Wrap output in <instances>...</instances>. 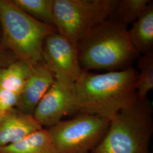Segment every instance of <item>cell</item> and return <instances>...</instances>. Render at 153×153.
Listing matches in <instances>:
<instances>
[{
	"label": "cell",
	"mask_w": 153,
	"mask_h": 153,
	"mask_svg": "<svg viewBox=\"0 0 153 153\" xmlns=\"http://www.w3.org/2000/svg\"><path fill=\"white\" fill-rule=\"evenodd\" d=\"M138 74L132 66L103 74L84 71L74 86V114L111 120L137 99Z\"/></svg>",
	"instance_id": "cell-1"
},
{
	"label": "cell",
	"mask_w": 153,
	"mask_h": 153,
	"mask_svg": "<svg viewBox=\"0 0 153 153\" xmlns=\"http://www.w3.org/2000/svg\"><path fill=\"white\" fill-rule=\"evenodd\" d=\"M76 47L79 65L85 71L125 70L140 56L131 44L127 26L111 16L91 30Z\"/></svg>",
	"instance_id": "cell-2"
},
{
	"label": "cell",
	"mask_w": 153,
	"mask_h": 153,
	"mask_svg": "<svg viewBox=\"0 0 153 153\" xmlns=\"http://www.w3.org/2000/svg\"><path fill=\"white\" fill-rule=\"evenodd\" d=\"M153 133V108L148 98L121 109L109 121L103 138L91 153H148Z\"/></svg>",
	"instance_id": "cell-3"
},
{
	"label": "cell",
	"mask_w": 153,
	"mask_h": 153,
	"mask_svg": "<svg viewBox=\"0 0 153 153\" xmlns=\"http://www.w3.org/2000/svg\"><path fill=\"white\" fill-rule=\"evenodd\" d=\"M0 26L2 42L19 60L33 65L43 60L44 40L57 32L54 26L29 16L13 0H0Z\"/></svg>",
	"instance_id": "cell-4"
},
{
	"label": "cell",
	"mask_w": 153,
	"mask_h": 153,
	"mask_svg": "<svg viewBox=\"0 0 153 153\" xmlns=\"http://www.w3.org/2000/svg\"><path fill=\"white\" fill-rule=\"evenodd\" d=\"M115 0H55L54 26L77 45L93 28L111 16Z\"/></svg>",
	"instance_id": "cell-5"
},
{
	"label": "cell",
	"mask_w": 153,
	"mask_h": 153,
	"mask_svg": "<svg viewBox=\"0 0 153 153\" xmlns=\"http://www.w3.org/2000/svg\"><path fill=\"white\" fill-rule=\"evenodd\" d=\"M109 121L94 115L78 114L47 129L57 153H90L103 138Z\"/></svg>",
	"instance_id": "cell-6"
},
{
	"label": "cell",
	"mask_w": 153,
	"mask_h": 153,
	"mask_svg": "<svg viewBox=\"0 0 153 153\" xmlns=\"http://www.w3.org/2000/svg\"><path fill=\"white\" fill-rule=\"evenodd\" d=\"M42 57L55 80L67 88H74L85 71L79 63L76 45L57 32L45 39Z\"/></svg>",
	"instance_id": "cell-7"
},
{
	"label": "cell",
	"mask_w": 153,
	"mask_h": 153,
	"mask_svg": "<svg viewBox=\"0 0 153 153\" xmlns=\"http://www.w3.org/2000/svg\"><path fill=\"white\" fill-rule=\"evenodd\" d=\"M74 114V88L65 87L55 80L33 112V116L48 128L59 123L66 115Z\"/></svg>",
	"instance_id": "cell-8"
},
{
	"label": "cell",
	"mask_w": 153,
	"mask_h": 153,
	"mask_svg": "<svg viewBox=\"0 0 153 153\" xmlns=\"http://www.w3.org/2000/svg\"><path fill=\"white\" fill-rule=\"evenodd\" d=\"M52 73L44 61H40L32 66V72L21 94L16 108L22 112L33 115L41 99L55 81Z\"/></svg>",
	"instance_id": "cell-9"
},
{
	"label": "cell",
	"mask_w": 153,
	"mask_h": 153,
	"mask_svg": "<svg viewBox=\"0 0 153 153\" xmlns=\"http://www.w3.org/2000/svg\"><path fill=\"white\" fill-rule=\"evenodd\" d=\"M43 129L33 115L13 108L0 112V147L18 142L35 131Z\"/></svg>",
	"instance_id": "cell-10"
},
{
	"label": "cell",
	"mask_w": 153,
	"mask_h": 153,
	"mask_svg": "<svg viewBox=\"0 0 153 153\" xmlns=\"http://www.w3.org/2000/svg\"><path fill=\"white\" fill-rule=\"evenodd\" d=\"M128 35L140 55L153 52V2L151 1L142 14L133 22Z\"/></svg>",
	"instance_id": "cell-11"
},
{
	"label": "cell",
	"mask_w": 153,
	"mask_h": 153,
	"mask_svg": "<svg viewBox=\"0 0 153 153\" xmlns=\"http://www.w3.org/2000/svg\"><path fill=\"white\" fill-rule=\"evenodd\" d=\"M0 153H57L47 129H42L11 145L0 147Z\"/></svg>",
	"instance_id": "cell-12"
},
{
	"label": "cell",
	"mask_w": 153,
	"mask_h": 153,
	"mask_svg": "<svg viewBox=\"0 0 153 153\" xmlns=\"http://www.w3.org/2000/svg\"><path fill=\"white\" fill-rule=\"evenodd\" d=\"M32 66L25 61L18 60L0 69V87L21 94L31 74Z\"/></svg>",
	"instance_id": "cell-13"
},
{
	"label": "cell",
	"mask_w": 153,
	"mask_h": 153,
	"mask_svg": "<svg viewBox=\"0 0 153 153\" xmlns=\"http://www.w3.org/2000/svg\"><path fill=\"white\" fill-rule=\"evenodd\" d=\"M150 0H115L111 15L126 26L134 22L145 10Z\"/></svg>",
	"instance_id": "cell-14"
},
{
	"label": "cell",
	"mask_w": 153,
	"mask_h": 153,
	"mask_svg": "<svg viewBox=\"0 0 153 153\" xmlns=\"http://www.w3.org/2000/svg\"><path fill=\"white\" fill-rule=\"evenodd\" d=\"M13 1L29 16L40 22L54 26L55 0H13Z\"/></svg>",
	"instance_id": "cell-15"
},
{
	"label": "cell",
	"mask_w": 153,
	"mask_h": 153,
	"mask_svg": "<svg viewBox=\"0 0 153 153\" xmlns=\"http://www.w3.org/2000/svg\"><path fill=\"white\" fill-rule=\"evenodd\" d=\"M137 65L140 69L136 84L137 97L146 98L148 93L153 88V52L140 55Z\"/></svg>",
	"instance_id": "cell-16"
},
{
	"label": "cell",
	"mask_w": 153,
	"mask_h": 153,
	"mask_svg": "<svg viewBox=\"0 0 153 153\" xmlns=\"http://www.w3.org/2000/svg\"><path fill=\"white\" fill-rule=\"evenodd\" d=\"M20 98L21 94L0 87V112L16 107Z\"/></svg>",
	"instance_id": "cell-17"
},
{
	"label": "cell",
	"mask_w": 153,
	"mask_h": 153,
	"mask_svg": "<svg viewBox=\"0 0 153 153\" xmlns=\"http://www.w3.org/2000/svg\"><path fill=\"white\" fill-rule=\"evenodd\" d=\"M19 60L15 54L4 45L2 42V33L0 26V69L7 67Z\"/></svg>",
	"instance_id": "cell-18"
},
{
	"label": "cell",
	"mask_w": 153,
	"mask_h": 153,
	"mask_svg": "<svg viewBox=\"0 0 153 153\" xmlns=\"http://www.w3.org/2000/svg\"><path fill=\"white\" fill-rule=\"evenodd\" d=\"M151 153V152H149V153Z\"/></svg>",
	"instance_id": "cell-19"
}]
</instances>
